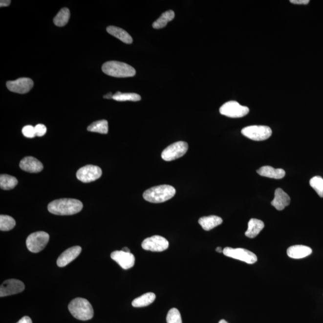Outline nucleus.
Returning <instances> with one entry per match:
<instances>
[{
  "label": "nucleus",
  "instance_id": "9",
  "mask_svg": "<svg viewBox=\"0 0 323 323\" xmlns=\"http://www.w3.org/2000/svg\"><path fill=\"white\" fill-rule=\"evenodd\" d=\"M188 150V144L178 141L167 147L162 153V158L165 161H172L183 156Z\"/></svg>",
  "mask_w": 323,
  "mask_h": 323
},
{
  "label": "nucleus",
  "instance_id": "17",
  "mask_svg": "<svg viewBox=\"0 0 323 323\" xmlns=\"http://www.w3.org/2000/svg\"><path fill=\"white\" fill-rule=\"evenodd\" d=\"M274 194V198L271 202V205L277 210H283L288 205H289L291 201L290 197L282 189H277Z\"/></svg>",
  "mask_w": 323,
  "mask_h": 323
},
{
  "label": "nucleus",
  "instance_id": "15",
  "mask_svg": "<svg viewBox=\"0 0 323 323\" xmlns=\"http://www.w3.org/2000/svg\"><path fill=\"white\" fill-rule=\"evenodd\" d=\"M81 252L82 248L80 246H74L68 248L58 258L57 261V265L62 268V267L68 265L69 263L78 257Z\"/></svg>",
  "mask_w": 323,
  "mask_h": 323
},
{
  "label": "nucleus",
  "instance_id": "30",
  "mask_svg": "<svg viewBox=\"0 0 323 323\" xmlns=\"http://www.w3.org/2000/svg\"><path fill=\"white\" fill-rule=\"evenodd\" d=\"M309 184L312 188L314 189L319 196L323 197V179L320 176H316L312 177Z\"/></svg>",
  "mask_w": 323,
  "mask_h": 323
},
{
  "label": "nucleus",
  "instance_id": "19",
  "mask_svg": "<svg viewBox=\"0 0 323 323\" xmlns=\"http://www.w3.org/2000/svg\"><path fill=\"white\" fill-rule=\"evenodd\" d=\"M257 172L263 177L274 178V179H281L284 177L285 172L284 170L280 169V168H272L270 166H264L261 167L260 169L257 171Z\"/></svg>",
  "mask_w": 323,
  "mask_h": 323
},
{
  "label": "nucleus",
  "instance_id": "16",
  "mask_svg": "<svg viewBox=\"0 0 323 323\" xmlns=\"http://www.w3.org/2000/svg\"><path fill=\"white\" fill-rule=\"evenodd\" d=\"M20 168L26 172L37 173L43 169V165L38 159L32 156L24 157L20 162Z\"/></svg>",
  "mask_w": 323,
  "mask_h": 323
},
{
  "label": "nucleus",
  "instance_id": "29",
  "mask_svg": "<svg viewBox=\"0 0 323 323\" xmlns=\"http://www.w3.org/2000/svg\"><path fill=\"white\" fill-rule=\"evenodd\" d=\"M16 221L12 217L7 215H0V230L9 231L14 228Z\"/></svg>",
  "mask_w": 323,
  "mask_h": 323
},
{
  "label": "nucleus",
  "instance_id": "31",
  "mask_svg": "<svg viewBox=\"0 0 323 323\" xmlns=\"http://www.w3.org/2000/svg\"><path fill=\"white\" fill-rule=\"evenodd\" d=\"M167 323H182L181 314L177 308L171 309L167 314Z\"/></svg>",
  "mask_w": 323,
  "mask_h": 323
},
{
  "label": "nucleus",
  "instance_id": "24",
  "mask_svg": "<svg viewBox=\"0 0 323 323\" xmlns=\"http://www.w3.org/2000/svg\"><path fill=\"white\" fill-rule=\"evenodd\" d=\"M175 17V13L172 10H168L165 12L160 17L158 20L153 23V27L154 29H161L165 27L167 23L173 20Z\"/></svg>",
  "mask_w": 323,
  "mask_h": 323
},
{
  "label": "nucleus",
  "instance_id": "32",
  "mask_svg": "<svg viewBox=\"0 0 323 323\" xmlns=\"http://www.w3.org/2000/svg\"><path fill=\"white\" fill-rule=\"evenodd\" d=\"M22 132L23 135L26 138H32L37 136L35 127L31 125H26L24 127L22 128Z\"/></svg>",
  "mask_w": 323,
  "mask_h": 323
},
{
  "label": "nucleus",
  "instance_id": "14",
  "mask_svg": "<svg viewBox=\"0 0 323 323\" xmlns=\"http://www.w3.org/2000/svg\"><path fill=\"white\" fill-rule=\"evenodd\" d=\"M111 258L124 269L131 268L135 264L134 256L130 252H125L122 250L115 251L111 253Z\"/></svg>",
  "mask_w": 323,
  "mask_h": 323
},
{
  "label": "nucleus",
  "instance_id": "21",
  "mask_svg": "<svg viewBox=\"0 0 323 323\" xmlns=\"http://www.w3.org/2000/svg\"><path fill=\"white\" fill-rule=\"evenodd\" d=\"M265 227L264 223L260 220L252 218L248 223V229L245 235L250 238H254L257 237Z\"/></svg>",
  "mask_w": 323,
  "mask_h": 323
},
{
  "label": "nucleus",
  "instance_id": "23",
  "mask_svg": "<svg viewBox=\"0 0 323 323\" xmlns=\"http://www.w3.org/2000/svg\"><path fill=\"white\" fill-rule=\"evenodd\" d=\"M156 299V295L153 293H147L132 301V305L135 308H141L151 305Z\"/></svg>",
  "mask_w": 323,
  "mask_h": 323
},
{
  "label": "nucleus",
  "instance_id": "2",
  "mask_svg": "<svg viewBox=\"0 0 323 323\" xmlns=\"http://www.w3.org/2000/svg\"><path fill=\"white\" fill-rule=\"evenodd\" d=\"M175 194L176 191L173 187L164 185L148 189L144 192L143 197L147 201L158 204L172 199Z\"/></svg>",
  "mask_w": 323,
  "mask_h": 323
},
{
  "label": "nucleus",
  "instance_id": "36",
  "mask_svg": "<svg viewBox=\"0 0 323 323\" xmlns=\"http://www.w3.org/2000/svg\"><path fill=\"white\" fill-rule=\"evenodd\" d=\"M10 2H11V1H10V0H1V1H0V6L1 7L9 6L10 4Z\"/></svg>",
  "mask_w": 323,
  "mask_h": 323
},
{
  "label": "nucleus",
  "instance_id": "28",
  "mask_svg": "<svg viewBox=\"0 0 323 323\" xmlns=\"http://www.w3.org/2000/svg\"><path fill=\"white\" fill-rule=\"evenodd\" d=\"M113 99L117 101H139L141 100V97L137 93L117 92L114 94Z\"/></svg>",
  "mask_w": 323,
  "mask_h": 323
},
{
  "label": "nucleus",
  "instance_id": "37",
  "mask_svg": "<svg viewBox=\"0 0 323 323\" xmlns=\"http://www.w3.org/2000/svg\"><path fill=\"white\" fill-rule=\"evenodd\" d=\"M114 95H112L111 93H109L108 94L104 96V98L106 99H113Z\"/></svg>",
  "mask_w": 323,
  "mask_h": 323
},
{
  "label": "nucleus",
  "instance_id": "10",
  "mask_svg": "<svg viewBox=\"0 0 323 323\" xmlns=\"http://www.w3.org/2000/svg\"><path fill=\"white\" fill-rule=\"evenodd\" d=\"M102 175V170L95 165H88L77 171L76 177L83 183H90L97 180Z\"/></svg>",
  "mask_w": 323,
  "mask_h": 323
},
{
  "label": "nucleus",
  "instance_id": "8",
  "mask_svg": "<svg viewBox=\"0 0 323 323\" xmlns=\"http://www.w3.org/2000/svg\"><path fill=\"white\" fill-rule=\"evenodd\" d=\"M249 108L241 106L237 101H231L223 104L220 108V113L222 115L231 118H240L246 116L249 113Z\"/></svg>",
  "mask_w": 323,
  "mask_h": 323
},
{
  "label": "nucleus",
  "instance_id": "12",
  "mask_svg": "<svg viewBox=\"0 0 323 323\" xmlns=\"http://www.w3.org/2000/svg\"><path fill=\"white\" fill-rule=\"evenodd\" d=\"M25 289V285L20 280L9 279L2 283L0 287V297L18 294Z\"/></svg>",
  "mask_w": 323,
  "mask_h": 323
},
{
  "label": "nucleus",
  "instance_id": "22",
  "mask_svg": "<svg viewBox=\"0 0 323 323\" xmlns=\"http://www.w3.org/2000/svg\"><path fill=\"white\" fill-rule=\"evenodd\" d=\"M107 31L111 36L115 37L116 38L119 39L120 41L125 43L131 44L133 42L132 37L126 31L121 28L110 26L107 28Z\"/></svg>",
  "mask_w": 323,
  "mask_h": 323
},
{
  "label": "nucleus",
  "instance_id": "25",
  "mask_svg": "<svg viewBox=\"0 0 323 323\" xmlns=\"http://www.w3.org/2000/svg\"><path fill=\"white\" fill-rule=\"evenodd\" d=\"M18 183L17 178L13 176L7 174H2L0 176V187L3 190H11L17 186Z\"/></svg>",
  "mask_w": 323,
  "mask_h": 323
},
{
  "label": "nucleus",
  "instance_id": "38",
  "mask_svg": "<svg viewBox=\"0 0 323 323\" xmlns=\"http://www.w3.org/2000/svg\"><path fill=\"white\" fill-rule=\"evenodd\" d=\"M215 250H216V252H217L218 253H223V250L221 247H217V248H216Z\"/></svg>",
  "mask_w": 323,
  "mask_h": 323
},
{
  "label": "nucleus",
  "instance_id": "27",
  "mask_svg": "<svg viewBox=\"0 0 323 323\" xmlns=\"http://www.w3.org/2000/svg\"><path fill=\"white\" fill-rule=\"evenodd\" d=\"M87 130H89L90 132L106 134L108 132V122L106 121V120H101V121L93 122L87 127Z\"/></svg>",
  "mask_w": 323,
  "mask_h": 323
},
{
  "label": "nucleus",
  "instance_id": "34",
  "mask_svg": "<svg viewBox=\"0 0 323 323\" xmlns=\"http://www.w3.org/2000/svg\"><path fill=\"white\" fill-rule=\"evenodd\" d=\"M290 2L295 4L306 5L309 3V0H291Z\"/></svg>",
  "mask_w": 323,
  "mask_h": 323
},
{
  "label": "nucleus",
  "instance_id": "40",
  "mask_svg": "<svg viewBox=\"0 0 323 323\" xmlns=\"http://www.w3.org/2000/svg\"><path fill=\"white\" fill-rule=\"evenodd\" d=\"M218 323H228L225 320H221L220 321L218 322Z\"/></svg>",
  "mask_w": 323,
  "mask_h": 323
},
{
  "label": "nucleus",
  "instance_id": "13",
  "mask_svg": "<svg viewBox=\"0 0 323 323\" xmlns=\"http://www.w3.org/2000/svg\"><path fill=\"white\" fill-rule=\"evenodd\" d=\"M6 86L11 92L25 94L33 87L34 82L31 79L23 77L14 81H8Z\"/></svg>",
  "mask_w": 323,
  "mask_h": 323
},
{
  "label": "nucleus",
  "instance_id": "39",
  "mask_svg": "<svg viewBox=\"0 0 323 323\" xmlns=\"http://www.w3.org/2000/svg\"><path fill=\"white\" fill-rule=\"evenodd\" d=\"M122 250L123 251V252L130 253V250L129 248L127 247H124V248H122Z\"/></svg>",
  "mask_w": 323,
  "mask_h": 323
},
{
  "label": "nucleus",
  "instance_id": "11",
  "mask_svg": "<svg viewBox=\"0 0 323 323\" xmlns=\"http://www.w3.org/2000/svg\"><path fill=\"white\" fill-rule=\"evenodd\" d=\"M141 246L144 250L153 252H161L166 250L169 247V242L165 237L154 236L144 240Z\"/></svg>",
  "mask_w": 323,
  "mask_h": 323
},
{
  "label": "nucleus",
  "instance_id": "6",
  "mask_svg": "<svg viewBox=\"0 0 323 323\" xmlns=\"http://www.w3.org/2000/svg\"><path fill=\"white\" fill-rule=\"evenodd\" d=\"M241 133L243 135L250 140L260 141L266 140L270 137L272 132L269 127L253 125L243 128Z\"/></svg>",
  "mask_w": 323,
  "mask_h": 323
},
{
  "label": "nucleus",
  "instance_id": "26",
  "mask_svg": "<svg viewBox=\"0 0 323 323\" xmlns=\"http://www.w3.org/2000/svg\"><path fill=\"white\" fill-rule=\"evenodd\" d=\"M70 18V12L68 8L64 7L58 12L53 19V23L58 26H64L68 23Z\"/></svg>",
  "mask_w": 323,
  "mask_h": 323
},
{
  "label": "nucleus",
  "instance_id": "7",
  "mask_svg": "<svg viewBox=\"0 0 323 323\" xmlns=\"http://www.w3.org/2000/svg\"><path fill=\"white\" fill-rule=\"evenodd\" d=\"M223 253L227 257L244 261L248 264H253L258 260L257 256L250 251L244 248L226 247L224 248Z\"/></svg>",
  "mask_w": 323,
  "mask_h": 323
},
{
  "label": "nucleus",
  "instance_id": "1",
  "mask_svg": "<svg viewBox=\"0 0 323 323\" xmlns=\"http://www.w3.org/2000/svg\"><path fill=\"white\" fill-rule=\"evenodd\" d=\"M83 204L76 199H60L55 200L48 205L47 209L55 215H69L81 212Z\"/></svg>",
  "mask_w": 323,
  "mask_h": 323
},
{
  "label": "nucleus",
  "instance_id": "5",
  "mask_svg": "<svg viewBox=\"0 0 323 323\" xmlns=\"http://www.w3.org/2000/svg\"><path fill=\"white\" fill-rule=\"evenodd\" d=\"M49 235L46 232L39 231L29 235L26 239V244L29 251L34 253L41 252L49 241Z\"/></svg>",
  "mask_w": 323,
  "mask_h": 323
},
{
  "label": "nucleus",
  "instance_id": "4",
  "mask_svg": "<svg viewBox=\"0 0 323 323\" xmlns=\"http://www.w3.org/2000/svg\"><path fill=\"white\" fill-rule=\"evenodd\" d=\"M102 70L107 75L125 78L135 75L136 71L128 64L118 61H108L103 64Z\"/></svg>",
  "mask_w": 323,
  "mask_h": 323
},
{
  "label": "nucleus",
  "instance_id": "18",
  "mask_svg": "<svg viewBox=\"0 0 323 323\" xmlns=\"http://www.w3.org/2000/svg\"><path fill=\"white\" fill-rule=\"evenodd\" d=\"M312 250L310 247L302 245H296L288 248L287 253L288 256L295 259H300L308 257L311 255Z\"/></svg>",
  "mask_w": 323,
  "mask_h": 323
},
{
  "label": "nucleus",
  "instance_id": "3",
  "mask_svg": "<svg viewBox=\"0 0 323 323\" xmlns=\"http://www.w3.org/2000/svg\"><path fill=\"white\" fill-rule=\"evenodd\" d=\"M68 309L74 318L82 321L92 319L94 314L91 304L86 299L77 298L72 300Z\"/></svg>",
  "mask_w": 323,
  "mask_h": 323
},
{
  "label": "nucleus",
  "instance_id": "35",
  "mask_svg": "<svg viewBox=\"0 0 323 323\" xmlns=\"http://www.w3.org/2000/svg\"><path fill=\"white\" fill-rule=\"evenodd\" d=\"M17 323H33L32 320L28 316H25L22 318Z\"/></svg>",
  "mask_w": 323,
  "mask_h": 323
},
{
  "label": "nucleus",
  "instance_id": "20",
  "mask_svg": "<svg viewBox=\"0 0 323 323\" xmlns=\"http://www.w3.org/2000/svg\"><path fill=\"white\" fill-rule=\"evenodd\" d=\"M199 225L205 231H210L223 223L222 218L217 215H210L200 218Z\"/></svg>",
  "mask_w": 323,
  "mask_h": 323
},
{
  "label": "nucleus",
  "instance_id": "33",
  "mask_svg": "<svg viewBox=\"0 0 323 323\" xmlns=\"http://www.w3.org/2000/svg\"><path fill=\"white\" fill-rule=\"evenodd\" d=\"M36 129V135L37 137H43L47 132V128L45 125L43 124H38L35 127Z\"/></svg>",
  "mask_w": 323,
  "mask_h": 323
}]
</instances>
